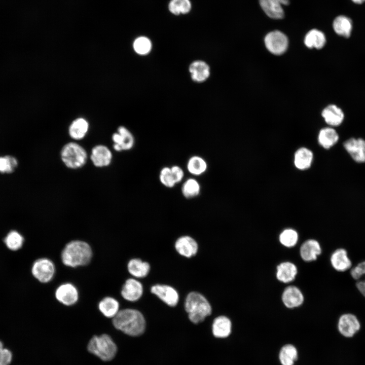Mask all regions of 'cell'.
Here are the masks:
<instances>
[{"mask_svg": "<svg viewBox=\"0 0 365 365\" xmlns=\"http://www.w3.org/2000/svg\"><path fill=\"white\" fill-rule=\"evenodd\" d=\"M114 327L131 336L142 335L145 329V320L142 313L136 309H124L119 310L113 318Z\"/></svg>", "mask_w": 365, "mask_h": 365, "instance_id": "1", "label": "cell"}, {"mask_svg": "<svg viewBox=\"0 0 365 365\" xmlns=\"http://www.w3.org/2000/svg\"><path fill=\"white\" fill-rule=\"evenodd\" d=\"M92 257V250L90 245L85 241L78 240L67 243L61 253L62 263L72 268L88 265Z\"/></svg>", "mask_w": 365, "mask_h": 365, "instance_id": "2", "label": "cell"}, {"mask_svg": "<svg viewBox=\"0 0 365 365\" xmlns=\"http://www.w3.org/2000/svg\"><path fill=\"white\" fill-rule=\"evenodd\" d=\"M185 308L190 320L195 324L202 322L211 313V307L208 301L203 295L197 292L188 294Z\"/></svg>", "mask_w": 365, "mask_h": 365, "instance_id": "3", "label": "cell"}, {"mask_svg": "<svg viewBox=\"0 0 365 365\" xmlns=\"http://www.w3.org/2000/svg\"><path fill=\"white\" fill-rule=\"evenodd\" d=\"M87 349L103 361L113 359L117 352L116 344L109 335L105 334L94 336L89 341Z\"/></svg>", "mask_w": 365, "mask_h": 365, "instance_id": "4", "label": "cell"}, {"mask_svg": "<svg viewBox=\"0 0 365 365\" xmlns=\"http://www.w3.org/2000/svg\"><path fill=\"white\" fill-rule=\"evenodd\" d=\"M60 155L65 165L73 169L83 166L88 158L87 152L84 148L75 142L65 144L61 150Z\"/></svg>", "mask_w": 365, "mask_h": 365, "instance_id": "5", "label": "cell"}, {"mask_svg": "<svg viewBox=\"0 0 365 365\" xmlns=\"http://www.w3.org/2000/svg\"><path fill=\"white\" fill-rule=\"evenodd\" d=\"M267 49L272 54L280 55L286 52L288 46L287 36L279 30H274L267 33L264 39Z\"/></svg>", "mask_w": 365, "mask_h": 365, "instance_id": "6", "label": "cell"}, {"mask_svg": "<svg viewBox=\"0 0 365 365\" xmlns=\"http://www.w3.org/2000/svg\"><path fill=\"white\" fill-rule=\"evenodd\" d=\"M31 272L33 276L40 282L47 283L53 278L55 267L53 262L47 258L36 260L33 264Z\"/></svg>", "mask_w": 365, "mask_h": 365, "instance_id": "7", "label": "cell"}, {"mask_svg": "<svg viewBox=\"0 0 365 365\" xmlns=\"http://www.w3.org/2000/svg\"><path fill=\"white\" fill-rule=\"evenodd\" d=\"M337 327L339 332L342 336L349 338L353 337L359 332L361 324L355 315L345 313L340 316Z\"/></svg>", "mask_w": 365, "mask_h": 365, "instance_id": "8", "label": "cell"}, {"mask_svg": "<svg viewBox=\"0 0 365 365\" xmlns=\"http://www.w3.org/2000/svg\"><path fill=\"white\" fill-rule=\"evenodd\" d=\"M113 148L117 152L131 150L134 144V138L131 132L125 127L120 126L112 136Z\"/></svg>", "mask_w": 365, "mask_h": 365, "instance_id": "9", "label": "cell"}, {"mask_svg": "<svg viewBox=\"0 0 365 365\" xmlns=\"http://www.w3.org/2000/svg\"><path fill=\"white\" fill-rule=\"evenodd\" d=\"M56 299L65 306H71L76 304L79 299V293L77 287L70 283L60 285L55 292Z\"/></svg>", "mask_w": 365, "mask_h": 365, "instance_id": "10", "label": "cell"}, {"mask_svg": "<svg viewBox=\"0 0 365 365\" xmlns=\"http://www.w3.org/2000/svg\"><path fill=\"white\" fill-rule=\"evenodd\" d=\"M343 146L355 162H365V140L350 138L344 142Z\"/></svg>", "mask_w": 365, "mask_h": 365, "instance_id": "11", "label": "cell"}, {"mask_svg": "<svg viewBox=\"0 0 365 365\" xmlns=\"http://www.w3.org/2000/svg\"><path fill=\"white\" fill-rule=\"evenodd\" d=\"M261 7L269 17L274 19H282L284 16L282 5H288L289 0H259Z\"/></svg>", "mask_w": 365, "mask_h": 365, "instance_id": "12", "label": "cell"}, {"mask_svg": "<svg viewBox=\"0 0 365 365\" xmlns=\"http://www.w3.org/2000/svg\"><path fill=\"white\" fill-rule=\"evenodd\" d=\"M151 291L169 306L174 307L178 302L179 296L177 291L169 285H155L151 287Z\"/></svg>", "mask_w": 365, "mask_h": 365, "instance_id": "13", "label": "cell"}, {"mask_svg": "<svg viewBox=\"0 0 365 365\" xmlns=\"http://www.w3.org/2000/svg\"><path fill=\"white\" fill-rule=\"evenodd\" d=\"M112 152L104 145H96L91 150L90 159L96 167H103L108 166L112 162Z\"/></svg>", "mask_w": 365, "mask_h": 365, "instance_id": "14", "label": "cell"}, {"mask_svg": "<svg viewBox=\"0 0 365 365\" xmlns=\"http://www.w3.org/2000/svg\"><path fill=\"white\" fill-rule=\"evenodd\" d=\"M281 299L283 304L288 308H295L300 306L304 298L301 290L296 286L290 285L283 290Z\"/></svg>", "mask_w": 365, "mask_h": 365, "instance_id": "15", "label": "cell"}, {"mask_svg": "<svg viewBox=\"0 0 365 365\" xmlns=\"http://www.w3.org/2000/svg\"><path fill=\"white\" fill-rule=\"evenodd\" d=\"M142 284L134 278H129L126 280L121 292L122 297L130 302L139 300L142 296Z\"/></svg>", "mask_w": 365, "mask_h": 365, "instance_id": "16", "label": "cell"}, {"mask_svg": "<svg viewBox=\"0 0 365 365\" xmlns=\"http://www.w3.org/2000/svg\"><path fill=\"white\" fill-rule=\"evenodd\" d=\"M321 116L325 123L332 127L341 125L345 118L342 110L337 105L333 104L326 106L322 110Z\"/></svg>", "mask_w": 365, "mask_h": 365, "instance_id": "17", "label": "cell"}, {"mask_svg": "<svg viewBox=\"0 0 365 365\" xmlns=\"http://www.w3.org/2000/svg\"><path fill=\"white\" fill-rule=\"evenodd\" d=\"M321 253L319 243L315 239H308L301 245L300 253L301 258L305 262L315 261Z\"/></svg>", "mask_w": 365, "mask_h": 365, "instance_id": "18", "label": "cell"}, {"mask_svg": "<svg viewBox=\"0 0 365 365\" xmlns=\"http://www.w3.org/2000/svg\"><path fill=\"white\" fill-rule=\"evenodd\" d=\"M330 262L333 268L338 272H345L352 266L347 250L342 248H338L332 253Z\"/></svg>", "mask_w": 365, "mask_h": 365, "instance_id": "19", "label": "cell"}, {"mask_svg": "<svg viewBox=\"0 0 365 365\" xmlns=\"http://www.w3.org/2000/svg\"><path fill=\"white\" fill-rule=\"evenodd\" d=\"M176 251L181 256L190 258L198 250V244L194 239L189 236H184L177 239L175 243Z\"/></svg>", "mask_w": 365, "mask_h": 365, "instance_id": "20", "label": "cell"}, {"mask_svg": "<svg viewBox=\"0 0 365 365\" xmlns=\"http://www.w3.org/2000/svg\"><path fill=\"white\" fill-rule=\"evenodd\" d=\"M313 160V152L307 148H300L294 154V164L296 168L299 170H305L309 168Z\"/></svg>", "mask_w": 365, "mask_h": 365, "instance_id": "21", "label": "cell"}, {"mask_svg": "<svg viewBox=\"0 0 365 365\" xmlns=\"http://www.w3.org/2000/svg\"><path fill=\"white\" fill-rule=\"evenodd\" d=\"M192 79L197 82H203L209 77L210 71L209 65L202 60L192 62L189 68Z\"/></svg>", "mask_w": 365, "mask_h": 365, "instance_id": "22", "label": "cell"}, {"mask_svg": "<svg viewBox=\"0 0 365 365\" xmlns=\"http://www.w3.org/2000/svg\"><path fill=\"white\" fill-rule=\"evenodd\" d=\"M298 273L297 266L290 262L279 264L276 268V277L280 282L289 283L293 281Z\"/></svg>", "mask_w": 365, "mask_h": 365, "instance_id": "23", "label": "cell"}, {"mask_svg": "<svg viewBox=\"0 0 365 365\" xmlns=\"http://www.w3.org/2000/svg\"><path fill=\"white\" fill-rule=\"evenodd\" d=\"M89 127V123L85 118H78L69 125L68 134L71 138L76 140H81L87 134Z\"/></svg>", "mask_w": 365, "mask_h": 365, "instance_id": "24", "label": "cell"}, {"mask_svg": "<svg viewBox=\"0 0 365 365\" xmlns=\"http://www.w3.org/2000/svg\"><path fill=\"white\" fill-rule=\"evenodd\" d=\"M212 328V333L215 337L226 338L231 333L232 323L227 317L220 316L214 319Z\"/></svg>", "mask_w": 365, "mask_h": 365, "instance_id": "25", "label": "cell"}, {"mask_svg": "<svg viewBox=\"0 0 365 365\" xmlns=\"http://www.w3.org/2000/svg\"><path fill=\"white\" fill-rule=\"evenodd\" d=\"M333 27L338 35L348 38L351 35L353 28L352 20L346 16L339 15L334 20Z\"/></svg>", "mask_w": 365, "mask_h": 365, "instance_id": "26", "label": "cell"}, {"mask_svg": "<svg viewBox=\"0 0 365 365\" xmlns=\"http://www.w3.org/2000/svg\"><path fill=\"white\" fill-rule=\"evenodd\" d=\"M339 135L332 127L321 129L318 135V142L324 149H328L334 146L338 141Z\"/></svg>", "mask_w": 365, "mask_h": 365, "instance_id": "27", "label": "cell"}, {"mask_svg": "<svg viewBox=\"0 0 365 365\" xmlns=\"http://www.w3.org/2000/svg\"><path fill=\"white\" fill-rule=\"evenodd\" d=\"M326 37L321 31L317 29L310 30L306 34L304 43L309 48L322 49L325 45Z\"/></svg>", "mask_w": 365, "mask_h": 365, "instance_id": "28", "label": "cell"}, {"mask_svg": "<svg viewBox=\"0 0 365 365\" xmlns=\"http://www.w3.org/2000/svg\"><path fill=\"white\" fill-rule=\"evenodd\" d=\"M98 309L104 316L114 318L119 311V303L115 298L106 297L98 303Z\"/></svg>", "mask_w": 365, "mask_h": 365, "instance_id": "29", "label": "cell"}, {"mask_svg": "<svg viewBox=\"0 0 365 365\" xmlns=\"http://www.w3.org/2000/svg\"><path fill=\"white\" fill-rule=\"evenodd\" d=\"M127 269L129 273L134 277L143 278L149 273L150 266L148 263L139 259H133L129 261Z\"/></svg>", "mask_w": 365, "mask_h": 365, "instance_id": "30", "label": "cell"}, {"mask_svg": "<svg viewBox=\"0 0 365 365\" xmlns=\"http://www.w3.org/2000/svg\"><path fill=\"white\" fill-rule=\"evenodd\" d=\"M351 277L356 280V286L365 297V261L358 263L350 270Z\"/></svg>", "mask_w": 365, "mask_h": 365, "instance_id": "31", "label": "cell"}, {"mask_svg": "<svg viewBox=\"0 0 365 365\" xmlns=\"http://www.w3.org/2000/svg\"><path fill=\"white\" fill-rule=\"evenodd\" d=\"M298 351L292 344L283 346L279 353V359L281 365H294L298 358Z\"/></svg>", "mask_w": 365, "mask_h": 365, "instance_id": "32", "label": "cell"}, {"mask_svg": "<svg viewBox=\"0 0 365 365\" xmlns=\"http://www.w3.org/2000/svg\"><path fill=\"white\" fill-rule=\"evenodd\" d=\"M188 171L194 175H200L204 173L207 168L205 160L198 156H193L188 160L187 165Z\"/></svg>", "mask_w": 365, "mask_h": 365, "instance_id": "33", "label": "cell"}, {"mask_svg": "<svg viewBox=\"0 0 365 365\" xmlns=\"http://www.w3.org/2000/svg\"><path fill=\"white\" fill-rule=\"evenodd\" d=\"M191 8L192 4L190 0H170L168 4L169 11L175 15L187 14Z\"/></svg>", "mask_w": 365, "mask_h": 365, "instance_id": "34", "label": "cell"}, {"mask_svg": "<svg viewBox=\"0 0 365 365\" xmlns=\"http://www.w3.org/2000/svg\"><path fill=\"white\" fill-rule=\"evenodd\" d=\"M200 192V186L194 178H190L183 184L181 192L186 198H192L198 196Z\"/></svg>", "mask_w": 365, "mask_h": 365, "instance_id": "35", "label": "cell"}, {"mask_svg": "<svg viewBox=\"0 0 365 365\" xmlns=\"http://www.w3.org/2000/svg\"><path fill=\"white\" fill-rule=\"evenodd\" d=\"M298 238L297 232L291 228L284 229L281 232L279 236L280 243L286 247L295 246L298 242Z\"/></svg>", "mask_w": 365, "mask_h": 365, "instance_id": "36", "label": "cell"}, {"mask_svg": "<svg viewBox=\"0 0 365 365\" xmlns=\"http://www.w3.org/2000/svg\"><path fill=\"white\" fill-rule=\"evenodd\" d=\"M4 242L9 249L17 250L22 247L24 238L17 231H12L5 237Z\"/></svg>", "mask_w": 365, "mask_h": 365, "instance_id": "37", "label": "cell"}, {"mask_svg": "<svg viewBox=\"0 0 365 365\" xmlns=\"http://www.w3.org/2000/svg\"><path fill=\"white\" fill-rule=\"evenodd\" d=\"M152 47L151 40L148 38L143 36L137 38L133 43L134 51L140 55H145L149 53L152 49Z\"/></svg>", "mask_w": 365, "mask_h": 365, "instance_id": "38", "label": "cell"}, {"mask_svg": "<svg viewBox=\"0 0 365 365\" xmlns=\"http://www.w3.org/2000/svg\"><path fill=\"white\" fill-rule=\"evenodd\" d=\"M17 160L12 156L0 157V172L7 173H12L17 167Z\"/></svg>", "mask_w": 365, "mask_h": 365, "instance_id": "39", "label": "cell"}, {"mask_svg": "<svg viewBox=\"0 0 365 365\" xmlns=\"http://www.w3.org/2000/svg\"><path fill=\"white\" fill-rule=\"evenodd\" d=\"M159 179L161 184L167 188H172L176 184L171 169L168 167H164L161 170Z\"/></svg>", "mask_w": 365, "mask_h": 365, "instance_id": "40", "label": "cell"}, {"mask_svg": "<svg viewBox=\"0 0 365 365\" xmlns=\"http://www.w3.org/2000/svg\"><path fill=\"white\" fill-rule=\"evenodd\" d=\"M12 359V352L8 349L3 348L0 353V365H9Z\"/></svg>", "mask_w": 365, "mask_h": 365, "instance_id": "41", "label": "cell"}, {"mask_svg": "<svg viewBox=\"0 0 365 365\" xmlns=\"http://www.w3.org/2000/svg\"><path fill=\"white\" fill-rule=\"evenodd\" d=\"M170 169L176 184L180 182L184 176L183 170L177 165L172 166Z\"/></svg>", "mask_w": 365, "mask_h": 365, "instance_id": "42", "label": "cell"}, {"mask_svg": "<svg viewBox=\"0 0 365 365\" xmlns=\"http://www.w3.org/2000/svg\"><path fill=\"white\" fill-rule=\"evenodd\" d=\"M351 1L356 4H361L365 2V0H351Z\"/></svg>", "mask_w": 365, "mask_h": 365, "instance_id": "43", "label": "cell"}, {"mask_svg": "<svg viewBox=\"0 0 365 365\" xmlns=\"http://www.w3.org/2000/svg\"><path fill=\"white\" fill-rule=\"evenodd\" d=\"M3 349V345L2 342L0 341V353Z\"/></svg>", "mask_w": 365, "mask_h": 365, "instance_id": "44", "label": "cell"}]
</instances>
